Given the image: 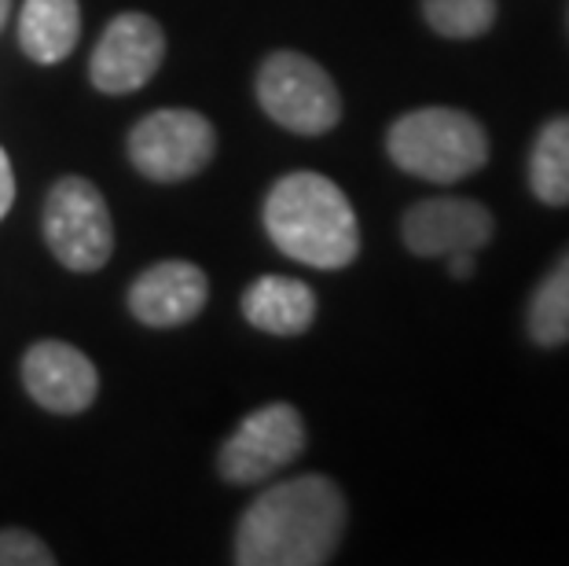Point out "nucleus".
<instances>
[{
    "label": "nucleus",
    "instance_id": "f257e3e1",
    "mask_svg": "<svg viewBox=\"0 0 569 566\" xmlns=\"http://www.w3.org/2000/svg\"><path fill=\"white\" fill-rule=\"evenodd\" d=\"M349 523L342 489L327 475H298L264 489L236 529L239 566H323Z\"/></svg>",
    "mask_w": 569,
    "mask_h": 566
},
{
    "label": "nucleus",
    "instance_id": "f03ea898",
    "mask_svg": "<svg viewBox=\"0 0 569 566\" xmlns=\"http://www.w3.org/2000/svg\"><path fill=\"white\" fill-rule=\"evenodd\" d=\"M264 232L309 269H346L360 255L357 210L331 177L295 170L280 177L264 196Z\"/></svg>",
    "mask_w": 569,
    "mask_h": 566
},
{
    "label": "nucleus",
    "instance_id": "7ed1b4c3",
    "mask_svg": "<svg viewBox=\"0 0 569 566\" xmlns=\"http://www.w3.org/2000/svg\"><path fill=\"white\" fill-rule=\"evenodd\" d=\"M386 155L408 177L456 185L489 162V132L459 107H416L386 132Z\"/></svg>",
    "mask_w": 569,
    "mask_h": 566
},
{
    "label": "nucleus",
    "instance_id": "20e7f679",
    "mask_svg": "<svg viewBox=\"0 0 569 566\" xmlns=\"http://www.w3.org/2000/svg\"><path fill=\"white\" fill-rule=\"evenodd\" d=\"M258 103L276 126L298 137H323L342 122V96L317 59L272 52L258 70Z\"/></svg>",
    "mask_w": 569,
    "mask_h": 566
},
{
    "label": "nucleus",
    "instance_id": "39448f33",
    "mask_svg": "<svg viewBox=\"0 0 569 566\" xmlns=\"http://www.w3.org/2000/svg\"><path fill=\"white\" fill-rule=\"evenodd\" d=\"M44 244L70 272H96L114 255V221L92 180H56L44 199Z\"/></svg>",
    "mask_w": 569,
    "mask_h": 566
},
{
    "label": "nucleus",
    "instance_id": "423d86ee",
    "mask_svg": "<svg viewBox=\"0 0 569 566\" xmlns=\"http://www.w3.org/2000/svg\"><path fill=\"white\" fill-rule=\"evenodd\" d=\"M217 151V132L199 111L162 107L140 118L129 132V162L159 185H177L202 173Z\"/></svg>",
    "mask_w": 569,
    "mask_h": 566
},
{
    "label": "nucleus",
    "instance_id": "0eeeda50",
    "mask_svg": "<svg viewBox=\"0 0 569 566\" xmlns=\"http://www.w3.org/2000/svg\"><path fill=\"white\" fill-rule=\"evenodd\" d=\"M306 449V424L301 413L287 401L261 405L250 413L217 453V471L232 486H258V481L283 471Z\"/></svg>",
    "mask_w": 569,
    "mask_h": 566
},
{
    "label": "nucleus",
    "instance_id": "6e6552de",
    "mask_svg": "<svg viewBox=\"0 0 569 566\" xmlns=\"http://www.w3.org/2000/svg\"><path fill=\"white\" fill-rule=\"evenodd\" d=\"M166 59V33L143 11H126L96 41L89 78L100 92L126 96L143 89Z\"/></svg>",
    "mask_w": 569,
    "mask_h": 566
},
{
    "label": "nucleus",
    "instance_id": "1a4fd4ad",
    "mask_svg": "<svg viewBox=\"0 0 569 566\" xmlns=\"http://www.w3.org/2000/svg\"><path fill=\"white\" fill-rule=\"evenodd\" d=\"M496 236V218L478 199L463 196H438L416 202L405 221L401 239L416 258H448L459 250L478 255Z\"/></svg>",
    "mask_w": 569,
    "mask_h": 566
},
{
    "label": "nucleus",
    "instance_id": "9d476101",
    "mask_svg": "<svg viewBox=\"0 0 569 566\" xmlns=\"http://www.w3.org/2000/svg\"><path fill=\"white\" fill-rule=\"evenodd\" d=\"M22 387L44 413L78 416L100 394V376L78 346L44 339L33 342L22 357Z\"/></svg>",
    "mask_w": 569,
    "mask_h": 566
},
{
    "label": "nucleus",
    "instance_id": "9b49d317",
    "mask_svg": "<svg viewBox=\"0 0 569 566\" xmlns=\"http://www.w3.org/2000/svg\"><path fill=\"white\" fill-rule=\"evenodd\" d=\"M206 302H210L206 272L180 258L151 265L129 287L132 317L148 328H180V324L196 320Z\"/></svg>",
    "mask_w": 569,
    "mask_h": 566
},
{
    "label": "nucleus",
    "instance_id": "f8f14e48",
    "mask_svg": "<svg viewBox=\"0 0 569 566\" xmlns=\"http://www.w3.org/2000/svg\"><path fill=\"white\" fill-rule=\"evenodd\" d=\"M243 317L250 328L264 335H280V339H295L306 335L317 320V295L309 284L295 280V276H261L243 291Z\"/></svg>",
    "mask_w": 569,
    "mask_h": 566
},
{
    "label": "nucleus",
    "instance_id": "ddd939ff",
    "mask_svg": "<svg viewBox=\"0 0 569 566\" xmlns=\"http://www.w3.org/2000/svg\"><path fill=\"white\" fill-rule=\"evenodd\" d=\"M81 38L78 0H27L19 16V44L33 63H63Z\"/></svg>",
    "mask_w": 569,
    "mask_h": 566
},
{
    "label": "nucleus",
    "instance_id": "4468645a",
    "mask_svg": "<svg viewBox=\"0 0 569 566\" xmlns=\"http://www.w3.org/2000/svg\"><path fill=\"white\" fill-rule=\"evenodd\" d=\"M529 191L543 207H569V115H555L532 140Z\"/></svg>",
    "mask_w": 569,
    "mask_h": 566
},
{
    "label": "nucleus",
    "instance_id": "2eb2a0df",
    "mask_svg": "<svg viewBox=\"0 0 569 566\" xmlns=\"http://www.w3.org/2000/svg\"><path fill=\"white\" fill-rule=\"evenodd\" d=\"M526 331L543 349H559L569 342V247L532 291L526 309Z\"/></svg>",
    "mask_w": 569,
    "mask_h": 566
},
{
    "label": "nucleus",
    "instance_id": "dca6fc26",
    "mask_svg": "<svg viewBox=\"0 0 569 566\" xmlns=\"http://www.w3.org/2000/svg\"><path fill=\"white\" fill-rule=\"evenodd\" d=\"M496 0H422V16L430 30L448 41H475L492 30Z\"/></svg>",
    "mask_w": 569,
    "mask_h": 566
},
{
    "label": "nucleus",
    "instance_id": "f3484780",
    "mask_svg": "<svg viewBox=\"0 0 569 566\" xmlns=\"http://www.w3.org/2000/svg\"><path fill=\"white\" fill-rule=\"evenodd\" d=\"M56 556L30 529H0V566H52Z\"/></svg>",
    "mask_w": 569,
    "mask_h": 566
},
{
    "label": "nucleus",
    "instance_id": "a211bd4d",
    "mask_svg": "<svg viewBox=\"0 0 569 566\" xmlns=\"http://www.w3.org/2000/svg\"><path fill=\"white\" fill-rule=\"evenodd\" d=\"M11 202H16V170H11L8 151L0 148V221L8 218Z\"/></svg>",
    "mask_w": 569,
    "mask_h": 566
},
{
    "label": "nucleus",
    "instance_id": "6ab92c4d",
    "mask_svg": "<svg viewBox=\"0 0 569 566\" xmlns=\"http://www.w3.org/2000/svg\"><path fill=\"white\" fill-rule=\"evenodd\" d=\"M448 261V272L456 276V280H467V276H475V255H470V250H459V255H448L445 258Z\"/></svg>",
    "mask_w": 569,
    "mask_h": 566
},
{
    "label": "nucleus",
    "instance_id": "aec40b11",
    "mask_svg": "<svg viewBox=\"0 0 569 566\" xmlns=\"http://www.w3.org/2000/svg\"><path fill=\"white\" fill-rule=\"evenodd\" d=\"M8 11H11V0H0V30H4V22H8Z\"/></svg>",
    "mask_w": 569,
    "mask_h": 566
}]
</instances>
